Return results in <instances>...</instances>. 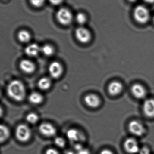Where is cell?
Masks as SVG:
<instances>
[{
    "label": "cell",
    "mask_w": 154,
    "mask_h": 154,
    "mask_svg": "<svg viewBox=\"0 0 154 154\" xmlns=\"http://www.w3.org/2000/svg\"><path fill=\"white\" fill-rule=\"evenodd\" d=\"M7 93L8 96L14 100L22 101L26 95L25 87L21 82L18 80H14L8 84Z\"/></svg>",
    "instance_id": "1"
},
{
    "label": "cell",
    "mask_w": 154,
    "mask_h": 154,
    "mask_svg": "<svg viewBox=\"0 0 154 154\" xmlns=\"http://www.w3.org/2000/svg\"><path fill=\"white\" fill-rule=\"evenodd\" d=\"M29 101L33 104H39L43 100V97L41 94L37 92H32L29 96Z\"/></svg>",
    "instance_id": "17"
},
{
    "label": "cell",
    "mask_w": 154,
    "mask_h": 154,
    "mask_svg": "<svg viewBox=\"0 0 154 154\" xmlns=\"http://www.w3.org/2000/svg\"><path fill=\"white\" fill-rule=\"evenodd\" d=\"M45 154H59L58 152L53 148H50L46 151Z\"/></svg>",
    "instance_id": "28"
},
{
    "label": "cell",
    "mask_w": 154,
    "mask_h": 154,
    "mask_svg": "<svg viewBox=\"0 0 154 154\" xmlns=\"http://www.w3.org/2000/svg\"><path fill=\"white\" fill-rule=\"evenodd\" d=\"M15 135L17 139L22 142H26L30 139L31 132L30 128L24 124L19 125L16 129Z\"/></svg>",
    "instance_id": "4"
},
{
    "label": "cell",
    "mask_w": 154,
    "mask_h": 154,
    "mask_svg": "<svg viewBox=\"0 0 154 154\" xmlns=\"http://www.w3.org/2000/svg\"><path fill=\"white\" fill-rule=\"evenodd\" d=\"M86 104L90 107L96 108L98 107L101 103L100 98L97 95L90 94L86 95L84 98Z\"/></svg>",
    "instance_id": "13"
},
{
    "label": "cell",
    "mask_w": 154,
    "mask_h": 154,
    "mask_svg": "<svg viewBox=\"0 0 154 154\" xmlns=\"http://www.w3.org/2000/svg\"><path fill=\"white\" fill-rule=\"evenodd\" d=\"M153 21H154V17H153Z\"/></svg>",
    "instance_id": "35"
},
{
    "label": "cell",
    "mask_w": 154,
    "mask_h": 154,
    "mask_svg": "<svg viewBox=\"0 0 154 154\" xmlns=\"http://www.w3.org/2000/svg\"><path fill=\"white\" fill-rule=\"evenodd\" d=\"M100 154H114V153L108 149H104L102 150Z\"/></svg>",
    "instance_id": "31"
},
{
    "label": "cell",
    "mask_w": 154,
    "mask_h": 154,
    "mask_svg": "<svg viewBox=\"0 0 154 154\" xmlns=\"http://www.w3.org/2000/svg\"><path fill=\"white\" fill-rule=\"evenodd\" d=\"M21 69L26 74H31L35 69V65L33 62L28 60H23L20 64Z\"/></svg>",
    "instance_id": "15"
},
{
    "label": "cell",
    "mask_w": 154,
    "mask_h": 154,
    "mask_svg": "<svg viewBox=\"0 0 154 154\" xmlns=\"http://www.w3.org/2000/svg\"><path fill=\"white\" fill-rule=\"evenodd\" d=\"M19 40L22 42H28L31 39V35L30 32L25 30L19 32L18 34Z\"/></svg>",
    "instance_id": "19"
},
{
    "label": "cell",
    "mask_w": 154,
    "mask_h": 154,
    "mask_svg": "<svg viewBox=\"0 0 154 154\" xmlns=\"http://www.w3.org/2000/svg\"><path fill=\"white\" fill-rule=\"evenodd\" d=\"M124 147L125 151L130 154L138 153L140 149L137 141L132 137L127 138L125 140L124 143Z\"/></svg>",
    "instance_id": "7"
},
{
    "label": "cell",
    "mask_w": 154,
    "mask_h": 154,
    "mask_svg": "<svg viewBox=\"0 0 154 154\" xmlns=\"http://www.w3.org/2000/svg\"><path fill=\"white\" fill-rule=\"evenodd\" d=\"M143 1L147 3L152 4L154 3V0H143Z\"/></svg>",
    "instance_id": "32"
},
{
    "label": "cell",
    "mask_w": 154,
    "mask_h": 154,
    "mask_svg": "<svg viewBox=\"0 0 154 154\" xmlns=\"http://www.w3.org/2000/svg\"><path fill=\"white\" fill-rule=\"evenodd\" d=\"M143 111L145 115L149 118L154 117V99L148 98L144 101Z\"/></svg>",
    "instance_id": "10"
},
{
    "label": "cell",
    "mask_w": 154,
    "mask_h": 154,
    "mask_svg": "<svg viewBox=\"0 0 154 154\" xmlns=\"http://www.w3.org/2000/svg\"><path fill=\"white\" fill-rule=\"evenodd\" d=\"M128 129L131 134L136 136H142L145 133L143 125L137 120H132L129 123Z\"/></svg>",
    "instance_id": "5"
},
{
    "label": "cell",
    "mask_w": 154,
    "mask_h": 154,
    "mask_svg": "<svg viewBox=\"0 0 154 154\" xmlns=\"http://www.w3.org/2000/svg\"><path fill=\"white\" fill-rule=\"evenodd\" d=\"M41 51L40 47L35 43L30 44L25 48V53L29 57H36Z\"/></svg>",
    "instance_id": "16"
},
{
    "label": "cell",
    "mask_w": 154,
    "mask_h": 154,
    "mask_svg": "<svg viewBox=\"0 0 154 154\" xmlns=\"http://www.w3.org/2000/svg\"><path fill=\"white\" fill-rule=\"evenodd\" d=\"M49 1L52 5H57L61 4L63 2V0H49Z\"/></svg>",
    "instance_id": "29"
},
{
    "label": "cell",
    "mask_w": 154,
    "mask_h": 154,
    "mask_svg": "<svg viewBox=\"0 0 154 154\" xmlns=\"http://www.w3.org/2000/svg\"><path fill=\"white\" fill-rule=\"evenodd\" d=\"M49 71L52 78L58 79L62 75L63 68L60 63L57 61H54L50 65Z\"/></svg>",
    "instance_id": "9"
},
{
    "label": "cell",
    "mask_w": 154,
    "mask_h": 154,
    "mask_svg": "<svg viewBox=\"0 0 154 154\" xmlns=\"http://www.w3.org/2000/svg\"><path fill=\"white\" fill-rule=\"evenodd\" d=\"M66 154H75L73 151H68L66 152Z\"/></svg>",
    "instance_id": "33"
},
{
    "label": "cell",
    "mask_w": 154,
    "mask_h": 154,
    "mask_svg": "<svg viewBox=\"0 0 154 154\" xmlns=\"http://www.w3.org/2000/svg\"><path fill=\"white\" fill-rule=\"evenodd\" d=\"M134 18L137 22L146 23L150 19V13L147 7L139 5L135 8L134 12Z\"/></svg>",
    "instance_id": "2"
},
{
    "label": "cell",
    "mask_w": 154,
    "mask_h": 154,
    "mask_svg": "<svg viewBox=\"0 0 154 154\" xmlns=\"http://www.w3.org/2000/svg\"><path fill=\"white\" fill-rule=\"evenodd\" d=\"M83 148H84V147H83L82 145H81V144L78 143L75 144L74 146V150H75L77 152H79V151H80V150H81V149H83Z\"/></svg>",
    "instance_id": "27"
},
{
    "label": "cell",
    "mask_w": 154,
    "mask_h": 154,
    "mask_svg": "<svg viewBox=\"0 0 154 154\" xmlns=\"http://www.w3.org/2000/svg\"><path fill=\"white\" fill-rule=\"evenodd\" d=\"M39 130L42 135L48 137L53 136L57 133L56 128L49 123L42 124L39 126Z\"/></svg>",
    "instance_id": "11"
},
{
    "label": "cell",
    "mask_w": 154,
    "mask_h": 154,
    "mask_svg": "<svg viewBox=\"0 0 154 154\" xmlns=\"http://www.w3.org/2000/svg\"><path fill=\"white\" fill-rule=\"evenodd\" d=\"M76 20L78 23L83 25L87 21V17L86 14L80 12L76 16Z\"/></svg>",
    "instance_id": "23"
},
{
    "label": "cell",
    "mask_w": 154,
    "mask_h": 154,
    "mask_svg": "<svg viewBox=\"0 0 154 154\" xmlns=\"http://www.w3.org/2000/svg\"><path fill=\"white\" fill-rule=\"evenodd\" d=\"M67 137L72 143L83 140V135L79 131L74 128L69 129L67 132Z\"/></svg>",
    "instance_id": "14"
},
{
    "label": "cell",
    "mask_w": 154,
    "mask_h": 154,
    "mask_svg": "<svg viewBox=\"0 0 154 154\" xmlns=\"http://www.w3.org/2000/svg\"><path fill=\"white\" fill-rule=\"evenodd\" d=\"M123 84L118 81H113L109 83L108 86V91L110 95L117 96L122 92L123 90Z\"/></svg>",
    "instance_id": "12"
},
{
    "label": "cell",
    "mask_w": 154,
    "mask_h": 154,
    "mask_svg": "<svg viewBox=\"0 0 154 154\" xmlns=\"http://www.w3.org/2000/svg\"><path fill=\"white\" fill-rule=\"evenodd\" d=\"M77 154H90V152L88 149L83 148L77 152Z\"/></svg>",
    "instance_id": "30"
},
{
    "label": "cell",
    "mask_w": 154,
    "mask_h": 154,
    "mask_svg": "<svg viewBox=\"0 0 154 154\" xmlns=\"http://www.w3.org/2000/svg\"><path fill=\"white\" fill-rule=\"evenodd\" d=\"M51 86V80L48 77L41 78L38 82V86L40 89L46 90Z\"/></svg>",
    "instance_id": "18"
},
{
    "label": "cell",
    "mask_w": 154,
    "mask_h": 154,
    "mask_svg": "<svg viewBox=\"0 0 154 154\" xmlns=\"http://www.w3.org/2000/svg\"><path fill=\"white\" fill-rule=\"evenodd\" d=\"M75 35L77 39L82 43H87L91 39V35L90 31L85 27L78 28L75 32Z\"/></svg>",
    "instance_id": "6"
},
{
    "label": "cell",
    "mask_w": 154,
    "mask_h": 154,
    "mask_svg": "<svg viewBox=\"0 0 154 154\" xmlns=\"http://www.w3.org/2000/svg\"><path fill=\"white\" fill-rule=\"evenodd\" d=\"M45 0H30V2L33 6L40 7L42 6L45 2Z\"/></svg>",
    "instance_id": "25"
},
{
    "label": "cell",
    "mask_w": 154,
    "mask_h": 154,
    "mask_svg": "<svg viewBox=\"0 0 154 154\" xmlns=\"http://www.w3.org/2000/svg\"><path fill=\"white\" fill-rule=\"evenodd\" d=\"M54 143L58 147L63 148L66 145V142L62 137H57L54 139Z\"/></svg>",
    "instance_id": "24"
},
{
    "label": "cell",
    "mask_w": 154,
    "mask_h": 154,
    "mask_svg": "<svg viewBox=\"0 0 154 154\" xmlns=\"http://www.w3.org/2000/svg\"><path fill=\"white\" fill-rule=\"evenodd\" d=\"M41 51L46 56H51L54 53V49L49 45H45L41 48Z\"/></svg>",
    "instance_id": "21"
},
{
    "label": "cell",
    "mask_w": 154,
    "mask_h": 154,
    "mask_svg": "<svg viewBox=\"0 0 154 154\" xmlns=\"http://www.w3.org/2000/svg\"><path fill=\"white\" fill-rule=\"evenodd\" d=\"M130 2H136L137 1V0H128Z\"/></svg>",
    "instance_id": "34"
},
{
    "label": "cell",
    "mask_w": 154,
    "mask_h": 154,
    "mask_svg": "<svg viewBox=\"0 0 154 154\" xmlns=\"http://www.w3.org/2000/svg\"><path fill=\"white\" fill-rule=\"evenodd\" d=\"M0 130H1L0 139H1V143H3L9 138L10 136V131L7 127L2 125H1Z\"/></svg>",
    "instance_id": "20"
},
{
    "label": "cell",
    "mask_w": 154,
    "mask_h": 154,
    "mask_svg": "<svg viewBox=\"0 0 154 154\" xmlns=\"http://www.w3.org/2000/svg\"><path fill=\"white\" fill-rule=\"evenodd\" d=\"M56 18L58 21L64 25L70 24L73 19V15L71 11L67 8H60L57 11Z\"/></svg>",
    "instance_id": "3"
},
{
    "label": "cell",
    "mask_w": 154,
    "mask_h": 154,
    "mask_svg": "<svg viewBox=\"0 0 154 154\" xmlns=\"http://www.w3.org/2000/svg\"><path fill=\"white\" fill-rule=\"evenodd\" d=\"M138 153L139 154H150V151L148 147L144 146L140 149Z\"/></svg>",
    "instance_id": "26"
},
{
    "label": "cell",
    "mask_w": 154,
    "mask_h": 154,
    "mask_svg": "<svg viewBox=\"0 0 154 154\" xmlns=\"http://www.w3.org/2000/svg\"><path fill=\"white\" fill-rule=\"evenodd\" d=\"M131 91L134 97L138 99H143L146 97L147 91L144 86L140 83L134 84L131 87Z\"/></svg>",
    "instance_id": "8"
},
{
    "label": "cell",
    "mask_w": 154,
    "mask_h": 154,
    "mask_svg": "<svg viewBox=\"0 0 154 154\" xmlns=\"http://www.w3.org/2000/svg\"><path fill=\"white\" fill-rule=\"evenodd\" d=\"M26 120L28 123L31 124H34L37 123L39 120L38 115L35 113H30L27 115L26 118Z\"/></svg>",
    "instance_id": "22"
}]
</instances>
